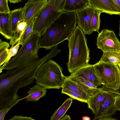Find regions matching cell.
<instances>
[{
  "instance_id": "cell-37",
  "label": "cell",
  "mask_w": 120,
  "mask_h": 120,
  "mask_svg": "<svg viewBox=\"0 0 120 120\" xmlns=\"http://www.w3.org/2000/svg\"><path fill=\"white\" fill-rule=\"evenodd\" d=\"M59 120H71L70 117L67 114L65 115Z\"/></svg>"
},
{
  "instance_id": "cell-36",
  "label": "cell",
  "mask_w": 120,
  "mask_h": 120,
  "mask_svg": "<svg viewBox=\"0 0 120 120\" xmlns=\"http://www.w3.org/2000/svg\"><path fill=\"white\" fill-rule=\"evenodd\" d=\"M115 7L120 13V0H111Z\"/></svg>"
},
{
  "instance_id": "cell-20",
  "label": "cell",
  "mask_w": 120,
  "mask_h": 120,
  "mask_svg": "<svg viewBox=\"0 0 120 120\" xmlns=\"http://www.w3.org/2000/svg\"><path fill=\"white\" fill-rule=\"evenodd\" d=\"M61 88L62 89H67L77 93L87 101L90 96L80 88L75 82L70 79L68 76H65Z\"/></svg>"
},
{
  "instance_id": "cell-18",
  "label": "cell",
  "mask_w": 120,
  "mask_h": 120,
  "mask_svg": "<svg viewBox=\"0 0 120 120\" xmlns=\"http://www.w3.org/2000/svg\"><path fill=\"white\" fill-rule=\"evenodd\" d=\"M30 88L27 92L28 95L25 97L27 101H38L46 94L47 89L39 84H37Z\"/></svg>"
},
{
  "instance_id": "cell-41",
  "label": "cell",
  "mask_w": 120,
  "mask_h": 120,
  "mask_svg": "<svg viewBox=\"0 0 120 120\" xmlns=\"http://www.w3.org/2000/svg\"><path fill=\"white\" fill-rule=\"evenodd\" d=\"M119 36H120V34Z\"/></svg>"
},
{
  "instance_id": "cell-40",
  "label": "cell",
  "mask_w": 120,
  "mask_h": 120,
  "mask_svg": "<svg viewBox=\"0 0 120 120\" xmlns=\"http://www.w3.org/2000/svg\"><path fill=\"white\" fill-rule=\"evenodd\" d=\"M82 120H91L90 118L88 116H83L82 117Z\"/></svg>"
},
{
  "instance_id": "cell-28",
  "label": "cell",
  "mask_w": 120,
  "mask_h": 120,
  "mask_svg": "<svg viewBox=\"0 0 120 120\" xmlns=\"http://www.w3.org/2000/svg\"><path fill=\"white\" fill-rule=\"evenodd\" d=\"M66 0H55V7L56 10L61 13L65 12L64 7Z\"/></svg>"
},
{
  "instance_id": "cell-16",
  "label": "cell",
  "mask_w": 120,
  "mask_h": 120,
  "mask_svg": "<svg viewBox=\"0 0 120 120\" xmlns=\"http://www.w3.org/2000/svg\"><path fill=\"white\" fill-rule=\"evenodd\" d=\"M68 76L89 96L94 95L100 89L91 82L81 78L71 75Z\"/></svg>"
},
{
  "instance_id": "cell-22",
  "label": "cell",
  "mask_w": 120,
  "mask_h": 120,
  "mask_svg": "<svg viewBox=\"0 0 120 120\" xmlns=\"http://www.w3.org/2000/svg\"><path fill=\"white\" fill-rule=\"evenodd\" d=\"M72 102L71 98L67 99L51 117L50 120H59L65 115Z\"/></svg>"
},
{
  "instance_id": "cell-7",
  "label": "cell",
  "mask_w": 120,
  "mask_h": 120,
  "mask_svg": "<svg viewBox=\"0 0 120 120\" xmlns=\"http://www.w3.org/2000/svg\"><path fill=\"white\" fill-rule=\"evenodd\" d=\"M55 0H49L35 19L33 32L41 34L61 14L56 9Z\"/></svg>"
},
{
  "instance_id": "cell-6",
  "label": "cell",
  "mask_w": 120,
  "mask_h": 120,
  "mask_svg": "<svg viewBox=\"0 0 120 120\" xmlns=\"http://www.w3.org/2000/svg\"><path fill=\"white\" fill-rule=\"evenodd\" d=\"M96 75L101 84L113 90L120 86V70L117 65L98 62L93 65Z\"/></svg>"
},
{
  "instance_id": "cell-38",
  "label": "cell",
  "mask_w": 120,
  "mask_h": 120,
  "mask_svg": "<svg viewBox=\"0 0 120 120\" xmlns=\"http://www.w3.org/2000/svg\"><path fill=\"white\" fill-rule=\"evenodd\" d=\"M97 120H117L114 118H112L111 117L107 118H102L99 119Z\"/></svg>"
},
{
  "instance_id": "cell-27",
  "label": "cell",
  "mask_w": 120,
  "mask_h": 120,
  "mask_svg": "<svg viewBox=\"0 0 120 120\" xmlns=\"http://www.w3.org/2000/svg\"><path fill=\"white\" fill-rule=\"evenodd\" d=\"M62 94H66L73 99L82 102L87 103V101L84 100L79 94L67 89H62Z\"/></svg>"
},
{
  "instance_id": "cell-15",
  "label": "cell",
  "mask_w": 120,
  "mask_h": 120,
  "mask_svg": "<svg viewBox=\"0 0 120 120\" xmlns=\"http://www.w3.org/2000/svg\"><path fill=\"white\" fill-rule=\"evenodd\" d=\"M23 7L15 9L10 11V14L11 18V36L10 44L12 46H14V42L15 37L16 30L18 24L22 21Z\"/></svg>"
},
{
  "instance_id": "cell-3",
  "label": "cell",
  "mask_w": 120,
  "mask_h": 120,
  "mask_svg": "<svg viewBox=\"0 0 120 120\" xmlns=\"http://www.w3.org/2000/svg\"><path fill=\"white\" fill-rule=\"evenodd\" d=\"M68 40L69 54L67 64L68 70L71 73L89 64L90 51L85 34L78 26Z\"/></svg>"
},
{
  "instance_id": "cell-21",
  "label": "cell",
  "mask_w": 120,
  "mask_h": 120,
  "mask_svg": "<svg viewBox=\"0 0 120 120\" xmlns=\"http://www.w3.org/2000/svg\"><path fill=\"white\" fill-rule=\"evenodd\" d=\"M99 62L118 65L120 64V53L114 52H104Z\"/></svg>"
},
{
  "instance_id": "cell-31",
  "label": "cell",
  "mask_w": 120,
  "mask_h": 120,
  "mask_svg": "<svg viewBox=\"0 0 120 120\" xmlns=\"http://www.w3.org/2000/svg\"><path fill=\"white\" fill-rule=\"evenodd\" d=\"M9 49H7L0 53V67L4 64L8 58V54Z\"/></svg>"
},
{
  "instance_id": "cell-24",
  "label": "cell",
  "mask_w": 120,
  "mask_h": 120,
  "mask_svg": "<svg viewBox=\"0 0 120 120\" xmlns=\"http://www.w3.org/2000/svg\"><path fill=\"white\" fill-rule=\"evenodd\" d=\"M102 11L100 10L95 9L94 11L91 21V26L93 32L96 31L99 33V29L100 24V16Z\"/></svg>"
},
{
  "instance_id": "cell-26",
  "label": "cell",
  "mask_w": 120,
  "mask_h": 120,
  "mask_svg": "<svg viewBox=\"0 0 120 120\" xmlns=\"http://www.w3.org/2000/svg\"><path fill=\"white\" fill-rule=\"evenodd\" d=\"M20 44L19 42L17 43L14 46H12L9 49V54L6 60L5 63L1 67H0V73L2 71V70L5 65L11 60V57L15 56L18 52Z\"/></svg>"
},
{
  "instance_id": "cell-2",
  "label": "cell",
  "mask_w": 120,
  "mask_h": 120,
  "mask_svg": "<svg viewBox=\"0 0 120 120\" xmlns=\"http://www.w3.org/2000/svg\"><path fill=\"white\" fill-rule=\"evenodd\" d=\"M77 23L75 12H65L61 13L40 34L38 43L39 49H51L68 40L75 29Z\"/></svg>"
},
{
  "instance_id": "cell-10",
  "label": "cell",
  "mask_w": 120,
  "mask_h": 120,
  "mask_svg": "<svg viewBox=\"0 0 120 120\" xmlns=\"http://www.w3.org/2000/svg\"><path fill=\"white\" fill-rule=\"evenodd\" d=\"M95 9L93 7L88 6L75 12L77 23L85 35H90L93 32L91 29V24Z\"/></svg>"
},
{
  "instance_id": "cell-42",
  "label": "cell",
  "mask_w": 120,
  "mask_h": 120,
  "mask_svg": "<svg viewBox=\"0 0 120 120\" xmlns=\"http://www.w3.org/2000/svg\"><path fill=\"white\" fill-rule=\"evenodd\" d=\"M118 66H119V68H120V64H119V65H118Z\"/></svg>"
},
{
  "instance_id": "cell-8",
  "label": "cell",
  "mask_w": 120,
  "mask_h": 120,
  "mask_svg": "<svg viewBox=\"0 0 120 120\" xmlns=\"http://www.w3.org/2000/svg\"><path fill=\"white\" fill-rule=\"evenodd\" d=\"M98 48L103 52H114L120 53V41L113 31L102 30L97 39Z\"/></svg>"
},
{
  "instance_id": "cell-35",
  "label": "cell",
  "mask_w": 120,
  "mask_h": 120,
  "mask_svg": "<svg viewBox=\"0 0 120 120\" xmlns=\"http://www.w3.org/2000/svg\"><path fill=\"white\" fill-rule=\"evenodd\" d=\"M115 105L116 110L120 111V95L117 96L115 103Z\"/></svg>"
},
{
  "instance_id": "cell-5",
  "label": "cell",
  "mask_w": 120,
  "mask_h": 120,
  "mask_svg": "<svg viewBox=\"0 0 120 120\" xmlns=\"http://www.w3.org/2000/svg\"><path fill=\"white\" fill-rule=\"evenodd\" d=\"M40 35L38 33L33 32L16 55L5 65L3 70H8L27 65L38 59Z\"/></svg>"
},
{
  "instance_id": "cell-4",
  "label": "cell",
  "mask_w": 120,
  "mask_h": 120,
  "mask_svg": "<svg viewBox=\"0 0 120 120\" xmlns=\"http://www.w3.org/2000/svg\"><path fill=\"white\" fill-rule=\"evenodd\" d=\"M61 67L54 61L49 59L41 64L34 77L37 84L46 89H60L65 76Z\"/></svg>"
},
{
  "instance_id": "cell-23",
  "label": "cell",
  "mask_w": 120,
  "mask_h": 120,
  "mask_svg": "<svg viewBox=\"0 0 120 120\" xmlns=\"http://www.w3.org/2000/svg\"><path fill=\"white\" fill-rule=\"evenodd\" d=\"M36 17L33 18L27 23L24 31L19 41L20 45H22L33 32L34 24Z\"/></svg>"
},
{
  "instance_id": "cell-17",
  "label": "cell",
  "mask_w": 120,
  "mask_h": 120,
  "mask_svg": "<svg viewBox=\"0 0 120 120\" xmlns=\"http://www.w3.org/2000/svg\"><path fill=\"white\" fill-rule=\"evenodd\" d=\"M11 18L9 13H0V33L7 40L11 36Z\"/></svg>"
},
{
  "instance_id": "cell-12",
  "label": "cell",
  "mask_w": 120,
  "mask_h": 120,
  "mask_svg": "<svg viewBox=\"0 0 120 120\" xmlns=\"http://www.w3.org/2000/svg\"><path fill=\"white\" fill-rule=\"evenodd\" d=\"M70 75L81 78L97 87L101 85L96 75L93 65L89 64L71 73Z\"/></svg>"
},
{
  "instance_id": "cell-29",
  "label": "cell",
  "mask_w": 120,
  "mask_h": 120,
  "mask_svg": "<svg viewBox=\"0 0 120 120\" xmlns=\"http://www.w3.org/2000/svg\"><path fill=\"white\" fill-rule=\"evenodd\" d=\"M25 98H22L19 99L15 101L9 107L4 109L0 110V120H4V117L8 112L16 104L20 101L22 99Z\"/></svg>"
},
{
  "instance_id": "cell-33",
  "label": "cell",
  "mask_w": 120,
  "mask_h": 120,
  "mask_svg": "<svg viewBox=\"0 0 120 120\" xmlns=\"http://www.w3.org/2000/svg\"><path fill=\"white\" fill-rule=\"evenodd\" d=\"M7 120H35L31 117L23 116L21 115H15L11 119Z\"/></svg>"
},
{
  "instance_id": "cell-34",
  "label": "cell",
  "mask_w": 120,
  "mask_h": 120,
  "mask_svg": "<svg viewBox=\"0 0 120 120\" xmlns=\"http://www.w3.org/2000/svg\"><path fill=\"white\" fill-rule=\"evenodd\" d=\"M102 88L104 90L108 92H113L120 95V86L117 89L115 90L107 88L104 86Z\"/></svg>"
},
{
  "instance_id": "cell-30",
  "label": "cell",
  "mask_w": 120,
  "mask_h": 120,
  "mask_svg": "<svg viewBox=\"0 0 120 120\" xmlns=\"http://www.w3.org/2000/svg\"><path fill=\"white\" fill-rule=\"evenodd\" d=\"M7 0H0V13H9L10 11L8 4Z\"/></svg>"
},
{
  "instance_id": "cell-32",
  "label": "cell",
  "mask_w": 120,
  "mask_h": 120,
  "mask_svg": "<svg viewBox=\"0 0 120 120\" xmlns=\"http://www.w3.org/2000/svg\"><path fill=\"white\" fill-rule=\"evenodd\" d=\"M10 47L8 43L2 41L1 39H0V53L7 49Z\"/></svg>"
},
{
  "instance_id": "cell-1",
  "label": "cell",
  "mask_w": 120,
  "mask_h": 120,
  "mask_svg": "<svg viewBox=\"0 0 120 120\" xmlns=\"http://www.w3.org/2000/svg\"><path fill=\"white\" fill-rule=\"evenodd\" d=\"M53 57V54L50 52L29 64L14 68L0 75V110L18 99V90L32 84L40 66Z\"/></svg>"
},
{
  "instance_id": "cell-9",
  "label": "cell",
  "mask_w": 120,
  "mask_h": 120,
  "mask_svg": "<svg viewBox=\"0 0 120 120\" xmlns=\"http://www.w3.org/2000/svg\"><path fill=\"white\" fill-rule=\"evenodd\" d=\"M118 94L108 92L101 104L93 120L102 118L110 117L117 111L115 105L116 98Z\"/></svg>"
},
{
  "instance_id": "cell-11",
  "label": "cell",
  "mask_w": 120,
  "mask_h": 120,
  "mask_svg": "<svg viewBox=\"0 0 120 120\" xmlns=\"http://www.w3.org/2000/svg\"><path fill=\"white\" fill-rule=\"evenodd\" d=\"M48 0H28L23 7L22 21L28 23L36 17L47 4Z\"/></svg>"
},
{
  "instance_id": "cell-25",
  "label": "cell",
  "mask_w": 120,
  "mask_h": 120,
  "mask_svg": "<svg viewBox=\"0 0 120 120\" xmlns=\"http://www.w3.org/2000/svg\"><path fill=\"white\" fill-rule=\"evenodd\" d=\"M27 24V22L23 21L19 22L18 25L14 42V46L19 42L24 31Z\"/></svg>"
},
{
  "instance_id": "cell-39",
  "label": "cell",
  "mask_w": 120,
  "mask_h": 120,
  "mask_svg": "<svg viewBox=\"0 0 120 120\" xmlns=\"http://www.w3.org/2000/svg\"><path fill=\"white\" fill-rule=\"evenodd\" d=\"M8 1H9L10 3L13 4L23 2V1L21 0H9Z\"/></svg>"
},
{
  "instance_id": "cell-13",
  "label": "cell",
  "mask_w": 120,
  "mask_h": 120,
  "mask_svg": "<svg viewBox=\"0 0 120 120\" xmlns=\"http://www.w3.org/2000/svg\"><path fill=\"white\" fill-rule=\"evenodd\" d=\"M88 6L109 15H119L120 13L111 0H88Z\"/></svg>"
},
{
  "instance_id": "cell-14",
  "label": "cell",
  "mask_w": 120,
  "mask_h": 120,
  "mask_svg": "<svg viewBox=\"0 0 120 120\" xmlns=\"http://www.w3.org/2000/svg\"><path fill=\"white\" fill-rule=\"evenodd\" d=\"M108 92L101 88L94 95L89 96L87 100V103L88 108L91 110L94 114L95 115L97 113Z\"/></svg>"
},
{
  "instance_id": "cell-19",
  "label": "cell",
  "mask_w": 120,
  "mask_h": 120,
  "mask_svg": "<svg viewBox=\"0 0 120 120\" xmlns=\"http://www.w3.org/2000/svg\"><path fill=\"white\" fill-rule=\"evenodd\" d=\"M88 0H66L64 9L65 12H76L88 6Z\"/></svg>"
}]
</instances>
